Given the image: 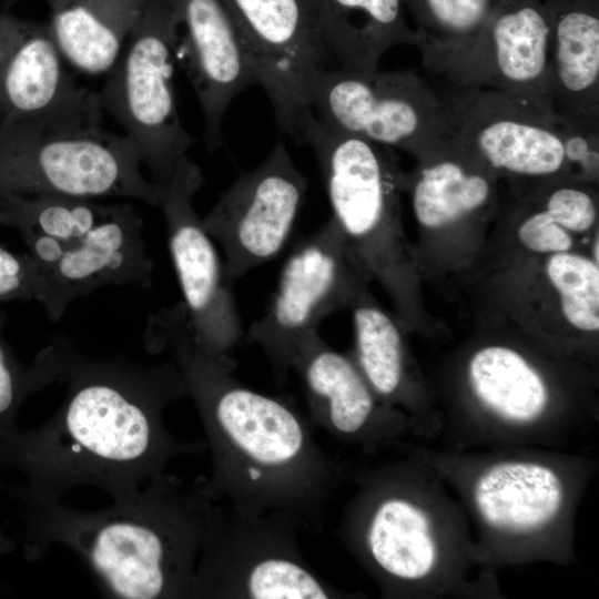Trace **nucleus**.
Here are the masks:
<instances>
[{
    "label": "nucleus",
    "instance_id": "f257e3e1",
    "mask_svg": "<svg viewBox=\"0 0 599 599\" xmlns=\"http://www.w3.org/2000/svg\"><path fill=\"white\" fill-rule=\"evenodd\" d=\"M61 342L65 398L47 423L18 428L0 444L3 467L26 477L12 489L19 507L60 501L82 485L125 500L163 475L173 458L205 449L200 440L177 438L164 424L166 406L187 396L170 359L97 358L80 353L67 336Z\"/></svg>",
    "mask_w": 599,
    "mask_h": 599
},
{
    "label": "nucleus",
    "instance_id": "f03ea898",
    "mask_svg": "<svg viewBox=\"0 0 599 599\" xmlns=\"http://www.w3.org/2000/svg\"><path fill=\"white\" fill-rule=\"evenodd\" d=\"M143 339L150 353L176 366L199 412L212 459L207 493L236 512H280L316 525L338 467L304 418L237 380L235 361L197 339L182 302L150 315Z\"/></svg>",
    "mask_w": 599,
    "mask_h": 599
},
{
    "label": "nucleus",
    "instance_id": "7ed1b4c3",
    "mask_svg": "<svg viewBox=\"0 0 599 599\" xmlns=\"http://www.w3.org/2000/svg\"><path fill=\"white\" fill-rule=\"evenodd\" d=\"M222 511L204 477L187 484L164 473L102 510L60 501L21 506L0 544L20 547L29 560L63 545L111 598L190 599L201 548Z\"/></svg>",
    "mask_w": 599,
    "mask_h": 599
},
{
    "label": "nucleus",
    "instance_id": "20e7f679",
    "mask_svg": "<svg viewBox=\"0 0 599 599\" xmlns=\"http://www.w3.org/2000/svg\"><path fill=\"white\" fill-rule=\"evenodd\" d=\"M136 143L97 128L0 122V195L114 196L159 206Z\"/></svg>",
    "mask_w": 599,
    "mask_h": 599
},
{
    "label": "nucleus",
    "instance_id": "39448f33",
    "mask_svg": "<svg viewBox=\"0 0 599 599\" xmlns=\"http://www.w3.org/2000/svg\"><path fill=\"white\" fill-rule=\"evenodd\" d=\"M300 141L314 151L332 207L348 248L399 298L402 255L398 191L403 190L394 149L338 130L312 113Z\"/></svg>",
    "mask_w": 599,
    "mask_h": 599
},
{
    "label": "nucleus",
    "instance_id": "423d86ee",
    "mask_svg": "<svg viewBox=\"0 0 599 599\" xmlns=\"http://www.w3.org/2000/svg\"><path fill=\"white\" fill-rule=\"evenodd\" d=\"M177 27L175 0H148L98 93L103 111L136 143L158 191L193 143L173 88Z\"/></svg>",
    "mask_w": 599,
    "mask_h": 599
},
{
    "label": "nucleus",
    "instance_id": "0eeeda50",
    "mask_svg": "<svg viewBox=\"0 0 599 599\" xmlns=\"http://www.w3.org/2000/svg\"><path fill=\"white\" fill-rule=\"evenodd\" d=\"M300 526L280 512L222 511L201 548L190 599L342 598L302 556Z\"/></svg>",
    "mask_w": 599,
    "mask_h": 599
},
{
    "label": "nucleus",
    "instance_id": "6e6552de",
    "mask_svg": "<svg viewBox=\"0 0 599 599\" xmlns=\"http://www.w3.org/2000/svg\"><path fill=\"white\" fill-rule=\"evenodd\" d=\"M311 105L323 122L417 159L448 139L438 92L413 71L326 68L314 82Z\"/></svg>",
    "mask_w": 599,
    "mask_h": 599
},
{
    "label": "nucleus",
    "instance_id": "1a4fd4ad",
    "mask_svg": "<svg viewBox=\"0 0 599 599\" xmlns=\"http://www.w3.org/2000/svg\"><path fill=\"white\" fill-rule=\"evenodd\" d=\"M361 270L332 219L293 247L270 305L246 332L278 380L293 369L302 345L318 332L319 323L353 302L362 288Z\"/></svg>",
    "mask_w": 599,
    "mask_h": 599
},
{
    "label": "nucleus",
    "instance_id": "9d476101",
    "mask_svg": "<svg viewBox=\"0 0 599 599\" xmlns=\"http://www.w3.org/2000/svg\"><path fill=\"white\" fill-rule=\"evenodd\" d=\"M550 45L545 0H504L468 43L423 65L447 85L500 91L557 119Z\"/></svg>",
    "mask_w": 599,
    "mask_h": 599
},
{
    "label": "nucleus",
    "instance_id": "9b49d317",
    "mask_svg": "<svg viewBox=\"0 0 599 599\" xmlns=\"http://www.w3.org/2000/svg\"><path fill=\"white\" fill-rule=\"evenodd\" d=\"M437 92L448 136L495 177L565 176L556 119L496 90L447 85Z\"/></svg>",
    "mask_w": 599,
    "mask_h": 599
},
{
    "label": "nucleus",
    "instance_id": "f8f14e48",
    "mask_svg": "<svg viewBox=\"0 0 599 599\" xmlns=\"http://www.w3.org/2000/svg\"><path fill=\"white\" fill-rule=\"evenodd\" d=\"M307 186V179L286 145L280 142L201 217L204 230L224 253L231 281L281 252L293 231Z\"/></svg>",
    "mask_w": 599,
    "mask_h": 599
},
{
    "label": "nucleus",
    "instance_id": "ddd939ff",
    "mask_svg": "<svg viewBox=\"0 0 599 599\" xmlns=\"http://www.w3.org/2000/svg\"><path fill=\"white\" fill-rule=\"evenodd\" d=\"M277 122L300 140L313 113L312 89L326 69L313 0H224Z\"/></svg>",
    "mask_w": 599,
    "mask_h": 599
},
{
    "label": "nucleus",
    "instance_id": "4468645a",
    "mask_svg": "<svg viewBox=\"0 0 599 599\" xmlns=\"http://www.w3.org/2000/svg\"><path fill=\"white\" fill-rule=\"evenodd\" d=\"M196 163L184 156L160 193L169 248L183 305L197 339L209 349L231 355L245 335L226 274L212 237L194 206L203 184Z\"/></svg>",
    "mask_w": 599,
    "mask_h": 599
},
{
    "label": "nucleus",
    "instance_id": "2eb2a0df",
    "mask_svg": "<svg viewBox=\"0 0 599 599\" xmlns=\"http://www.w3.org/2000/svg\"><path fill=\"white\" fill-rule=\"evenodd\" d=\"M49 23L0 10V122L101 126L99 94L78 84Z\"/></svg>",
    "mask_w": 599,
    "mask_h": 599
},
{
    "label": "nucleus",
    "instance_id": "dca6fc26",
    "mask_svg": "<svg viewBox=\"0 0 599 599\" xmlns=\"http://www.w3.org/2000/svg\"><path fill=\"white\" fill-rule=\"evenodd\" d=\"M362 488L345 518L347 542L388 583L427 577L438 558L428 514L395 475L377 476Z\"/></svg>",
    "mask_w": 599,
    "mask_h": 599
},
{
    "label": "nucleus",
    "instance_id": "f3484780",
    "mask_svg": "<svg viewBox=\"0 0 599 599\" xmlns=\"http://www.w3.org/2000/svg\"><path fill=\"white\" fill-rule=\"evenodd\" d=\"M176 55L199 99L210 153L222 142V123L232 100L258 84L237 26L224 0H175Z\"/></svg>",
    "mask_w": 599,
    "mask_h": 599
},
{
    "label": "nucleus",
    "instance_id": "a211bd4d",
    "mask_svg": "<svg viewBox=\"0 0 599 599\" xmlns=\"http://www.w3.org/2000/svg\"><path fill=\"white\" fill-rule=\"evenodd\" d=\"M55 243V262L42 268L52 292L49 318L53 322L74 300L100 287L152 286L154 265L143 237V220L130 203L114 204L110 215L79 241Z\"/></svg>",
    "mask_w": 599,
    "mask_h": 599
},
{
    "label": "nucleus",
    "instance_id": "6ab92c4d",
    "mask_svg": "<svg viewBox=\"0 0 599 599\" xmlns=\"http://www.w3.org/2000/svg\"><path fill=\"white\" fill-rule=\"evenodd\" d=\"M293 369L303 380L313 420L336 439L366 443L387 429V414L356 363L318 332L304 342Z\"/></svg>",
    "mask_w": 599,
    "mask_h": 599
},
{
    "label": "nucleus",
    "instance_id": "aec40b11",
    "mask_svg": "<svg viewBox=\"0 0 599 599\" xmlns=\"http://www.w3.org/2000/svg\"><path fill=\"white\" fill-rule=\"evenodd\" d=\"M315 32L326 58L355 72H374L396 45L418 47L403 0H313Z\"/></svg>",
    "mask_w": 599,
    "mask_h": 599
},
{
    "label": "nucleus",
    "instance_id": "412c9836",
    "mask_svg": "<svg viewBox=\"0 0 599 599\" xmlns=\"http://www.w3.org/2000/svg\"><path fill=\"white\" fill-rule=\"evenodd\" d=\"M556 118L599 120V0H545Z\"/></svg>",
    "mask_w": 599,
    "mask_h": 599
},
{
    "label": "nucleus",
    "instance_id": "4be33fe9",
    "mask_svg": "<svg viewBox=\"0 0 599 599\" xmlns=\"http://www.w3.org/2000/svg\"><path fill=\"white\" fill-rule=\"evenodd\" d=\"M417 160L415 171L404 174L403 189H409L415 217L423 227H447L491 204L496 177L449 136Z\"/></svg>",
    "mask_w": 599,
    "mask_h": 599
},
{
    "label": "nucleus",
    "instance_id": "5701e85b",
    "mask_svg": "<svg viewBox=\"0 0 599 599\" xmlns=\"http://www.w3.org/2000/svg\"><path fill=\"white\" fill-rule=\"evenodd\" d=\"M474 501L481 519L499 532L525 536L546 528L564 500L560 478L548 466L502 461L480 474Z\"/></svg>",
    "mask_w": 599,
    "mask_h": 599
},
{
    "label": "nucleus",
    "instance_id": "b1692460",
    "mask_svg": "<svg viewBox=\"0 0 599 599\" xmlns=\"http://www.w3.org/2000/svg\"><path fill=\"white\" fill-rule=\"evenodd\" d=\"M64 59L89 74L106 73L148 0H45Z\"/></svg>",
    "mask_w": 599,
    "mask_h": 599
},
{
    "label": "nucleus",
    "instance_id": "393cba45",
    "mask_svg": "<svg viewBox=\"0 0 599 599\" xmlns=\"http://www.w3.org/2000/svg\"><path fill=\"white\" fill-rule=\"evenodd\" d=\"M468 376L479 402L510 424L534 423L548 405L549 395L542 377L509 347L479 349L469 362Z\"/></svg>",
    "mask_w": 599,
    "mask_h": 599
},
{
    "label": "nucleus",
    "instance_id": "a878e982",
    "mask_svg": "<svg viewBox=\"0 0 599 599\" xmlns=\"http://www.w3.org/2000/svg\"><path fill=\"white\" fill-rule=\"evenodd\" d=\"M113 207L94 199L61 194L0 195V223L21 238L42 236L68 245L101 223Z\"/></svg>",
    "mask_w": 599,
    "mask_h": 599
},
{
    "label": "nucleus",
    "instance_id": "bb28decb",
    "mask_svg": "<svg viewBox=\"0 0 599 599\" xmlns=\"http://www.w3.org/2000/svg\"><path fill=\"white\" fill-rule=\"evenodd\" d=\"M354 297L356 365L377 396L394 399L405 380L404 347L392 318L362 292Z\"/></svg>",
    "mask_w": 599,
    "mask_h": 599
},
{
    "label": "nucleus",
    "instance_id": "cd10ccee",
    "mask_svg": "<svg viewBox=\"0 0 599 599\" xmlns=\"http://www.w3.org/2000/svg\"><path fill=\"white\" fill-rule=\"evenodd\" d=\"M504 0H403L423 64L468 43Z\"/></svg>",
    "mask_w": 599,
    "mask_h": 599
},
{
    "label": "nucleus",
    "instance_id": "c85d7f7f",
    "mask_svg": "<svg viewBox=\"0 0 599 599\" xmlns=\"http://www.w3.org/2000/svg\"><path fill=\"white\" fill-rule=\"evenodd\" d=\"M0 316V444L18 429L17 412L32 394L62 382V348L54 337L34 358L22 364L6 343Z\"/></svg>",
    "mask_w": 599,
    "mask_h": 599
},
{
    "label": "nucleus",
    "instance_id": "c756f323",
    "mask_svg": "<svg viewBox=\"0 0 599 599\" xmlns=\"http://www.w3.org/2000/svg\"><path fill=\"white\" fill-rule=\"evenodd\" d=\"M546 274L559 295L561 313L575 328L599 329V265L568 252L550 254Z\"/></svg>",
    "mask_w": 599,
    "mask_h": 599
},
{
    "label": "nucleus",
    "instance_id": "7c9ffc66",
    "mask_svg": "<svg viewBox=\"0 0 599 599\" xmlns=\"http://www.w3.org/2000/svg\"><path fill=\"white\" fill-rule=\"evenodd\" d=\"M556 124L562 145L565 176L587 184L597 181L599 120L557 118Z\"/></svg>",
    "mask_w": 599,
    "mask_h": 599
},
{
    "label": "nucleus",
    "instance_id": "2f4dec72",
    "mask_svg": "<svg viewBox=\"0 0 599 599\" xmlns=\"http://www.w3.org/2000/svg\"><path fill=\"white\" fill-rule=\"evenodd\" d=\"M35 301L48 316L53 297L42 267L29 255L18 254L0 245V302Z\"/></svg>",
    "mask_w": 599,
    "mask_h": 599
},
{
    "label": "nucleus",
    "instance_id": "473e14b6",
    "mask_svg": "<svg viewBox=\"0 0 599 599\" xmlns=\"http://www.w3.org/2000/svg\"><path fill=\"white\" fill-rule=\"evenodd\" d=\"M534 201L537 210L528 214L518 227L520 242L536 253L568 252L572 246L571 233L558 225L535 196Z\"/></svg>",
    "mask_w": 599,
    "mask_h": 599
},
{
    "label": "nucleus",
    "instance_id": "72a5a7b5",
    "mask_svg": "<svg viewBox=\"0 0 599 599\" xmlns=\"http://www.w3.org/2000/svg\"><path fill=\"white\" fill-rule=\"evenodd\" d=\"M19 0H0V10L9 11Z\"/></svg>",
    "mask_w": 599,
    "mask_h": 599
},
{
    "label": "nucleus",
    "instance_id": "f704fd0d",
    "mask_svg": "<svg viewBox=\"0 0 599 599\" xmlns=\"http://www.w3.org/2000/svg\"><path fill=\"white\" fill-rule=\"evenodd\" d=\"M598 248H599V245H598V237H597L592 246L593 262L597 264L599 261Z\"/></svg>",
    "mask_w": 599,
    "mask_h": 599
},
{
    "label": "nucleus",
    "instance_id": "c9c22d12",
    "mask_svg": "<svg viewBox=\"0 0 599 599\" xmlns=\"http://www.w3.org/2000/svg\"><path fill=\"white\" fill-rule=\"evenodd\" d=\"M3 468H4V467H3V465H2V463H1V460H0V470L3 469Z\"/></svg>",
    "mask_w": 599,
    "mask_h": 599
}]
</instances>
